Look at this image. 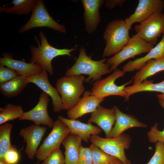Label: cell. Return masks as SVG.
<instances>
[{"instance_id": "5b68a950", "label": "cell", "mask_w": 164, "mask_h": 164, "mask_svg": "<svg viewBox=\"0 0 164 164\" xmlns=\"http://www.w3.org/2000/svg\"><path fill=\"white\" fill-rule=\"evenodd\" d=\"M89 140L103 151L116 158L124 164H131L127 158L125 149H128L131 142L130 136L122 134L116 138H104L97 135H92Z\"/></svg>"}, {"instance_id": "f546056e", "label": "cell", "mask_w": 164, "mask_h": 164, "mask_svg": "<svg viewBox=\"0 0 164 164\" xmlns=\"http://www.w3.org/2000/svg\"><path fill=\"white\" fill-rule=\"evenodd\" d=\"M159 99L160 105L164 109V100ZM158 124L155 123L148 132V138L150 142L156 143L160 142L164 143V129L160 131L157 128Z\"/></svg>"}, {"instance_id": "44dd1931", "label": "cell", "mask_w": 164, "mask_h": 164, "mask_svg": "<svg viewBox=\"0 0 164 164\" xmlns=\"http://www.w3.org/2000/svg\"><path fill=\"white\" fill-rule=\"evenodd\" d=\"M164 57V34L161 41L153 48L145 56L134 60H129L122 67L125 73L139 70L146 63L152 59L157 60Z\"/></svg>"}, {"instance_id": "d590c367", "label": "cell", "mask_w": 164, "mask_h": 164, "mask_svg": "<svg viewBox=\"0 0 164 164\" xmlns=\"http://www.w3.org/2000/svg\"><path fill=\"white\" fill-rule=\"evenodd\" d=\"M125 2V0H108L106 1V6L109 9H112L118 5L121 6Z\"/></svg>"}, {"instance_id": "8992f818", "label": "cell", "mask_w": 164, "mask_h": 164, "mask_svg": "<svg viewBox=\"0 0 164 164\" xmlns=\"http://www.w3.org/2000/svg\"><path fill=\"white\" fill-rule=\"evenodd\" d=\"M39 27H48L61 33L66 32L65 26L58 23L51 16L43 0H37L29 19L20 28L18 32L23 33Z\"/></svg>"}, {"instance_id": "ffe728a7", "label": "cell", "mask_w": 164, "mask_h": 164, "mask_svg": "<svg viewBox=\"0 0 164 164\" xmlns=\"http://www.w3.org/2000/svg\"><path fill=\"white\" fill-rule=\"evenodd\" d=\"M116 118L109 138H116L125 130L133 127L146 128L147 125L139 121L134 116L121 111L116 106Z\"/></svg>"}, {"instance_id": "ba28073f", "label": "cell", "mask_w": 164, "mask_h": 164, "mask_svg": "<svg viewBox=\"0 0 164 164\" xmlns=\"http://www.w3.org/2000/svg\"><path fill=\"white\" fill-rule=\"evenodd\" d=\"M125 72L117 68L106 78L95 81L92 85V94L98 98H104L111 95H117L125 97L126 94L125 90L126 86L132 83L133 79L121 86H117L115 81L123 76Z\"/></svg>"}, {"instance_id": "52a82bcc", "label": "cell", "mask_w": 164, "mask_h": 164, "mask_svg": "<svg viewBox=\"0 0 164 164\" xmlns=\"http://www.w3.org/2000/svg\"><path fill=\"white\" fill-rule=\"evenodd\" d=\"M154 46L147 42L137 34L133 35L128 43L118 53L107 60L112 71L125 61L140 54L148 53Z\"/></svg>"}, {"instance_id": "ab89813d", "label": "cell", "mask_w": 164, "mask_h": 164, "mask_svg": "<svg viewBox=\"0 0 164 164\" xmlns=\"http://www.w3.org/2000/svg\"><path fill=\"white\" fill-rule=\"evenodd\" d=\"M34 164H39V161H37Z\"/></svg>"}, {"instance_id": "484cf974", "label": "cell", "mask_w": 164, "mask_h": 164, "mask_svg": "<svg viewBox=\"0 0 164 164\" xmlns=\"http://www.w3.org/2000/svg\"><path fill=\"white\" fill-rule=\"evenodd\" d=\"M37 2V0H13L12 7H1L0 12L19 15L28 14L32 12Z\"/></svg>"}, {"instance_id": "6da1fadb", "label": "cell", "mask_w": 164, "mask_h": 164, "mask_svg": "<svg viewBox=\"0 0 164 164\" xmlns=\"http://www.w3.org/2000/svg\"><path fill=\"white\" fill-rule=\"evenodd\" d=\"M106 60L105 58L98 61L92 60L86 54V49L82 47L75 63L67 70L66 76L87 75L88 76L85 80L87 83L99 80L102 76L112 71L110 66L105 63Z\"/></svg>"}, {"instance_id": "603a6c76", "label": "cell", "mask_w": 164, "mask_h": 164, "mask_svg": "<svg viewBox=\"0 0 164 164\" xmlns=\"http://www.w3.org/2000/svg\"><path fill=\"white\" fill-rule=\"evenodd\" d=\"M164 70V57L148 61L135 74L133 78V84L142 82L157 73Z\"/></svg>"}, {"instance_id": "4fadbf2b", "label": "cell", "mask_w": 164, "mask_h": 164, "mask_svg": "<svg viewBox=\"0 0 164 164\" xmlns=\"http://www.w3.org/2000/svg\"><path fill=\"white\" fill-rule=\"evenodd\" d=\"M47 130L46 127L36 124L20 130L19 134L23 138L26 143L25 152L29 159H33L38 147Z\"/></svg>"}, {"instance_id": "5bb4252c", "label": "cell", "mask_w": 164, "mask_h": 164, "mask_svg": "<svg viewBox=\"0 0 164 164\" xmlns=\"http://www.w3.org/2000/svg\"><path fill=\"white\" fill-rule=\"evenodd\" d=\"M0 58V64L13 69L17 71L20 76L25 77L38 74L42 71L43 69L36 63H27L25 59L18 60L12 57L11 53H4Z\"/></svg>"}, {"instance_id": "8fae6325", "label": "cell", "mask_w": 164, "mask_h": 164, "mask_svg": "<svg viewBox=\"0 0 164 164\" xmlns=\"http://www.w3.org/2000/svg\"><path fill=\"white\" fill-rule=\"evenodd\" d=\"M49 101L48 95L43 91L37 104L30 110L24 112L19 119L31 121L36 125H43L52 128L54 121L49 115L47 110Z\"/></svg>"}, {"instance_id": "74e56055", "label": "cell", "mask_w": 164, "mask_h": 164, "mask_svg": "<svg viewBox=\"0 0 164 164\" xmlns=\"http://www.w3.org/2000/svg\"><path fill=\"white\" fill-rule=\"evenodd\" d=\"M156 96L159 99L164 100V94H157L156 95Z\"/></svg>"}, {"instance_id": "2e32d148", "label": "cell", "mask_w": 164, "mask_h": 164, "mask_svg": "<svg viewBox=\"0 0 164 164\" xmlns=\"http://www.w3.org/2000/svg\"><path fill=\"white\" fill-rule=\"evenodd\" d=\"M114 106L110 109L105 108L99 105L91 113L87 123H94L104 131L106 137L109 138V135L115 123L116 118V108Z\"/></svg>"}, {"instance_id": "d6a6232c", "label": "cell", "mask_w": 164, "mask_h": 164, "mask_svg": "<svg viewBox=\"0 0 164 164\" xmlns=\"http://www.w3.org/2000/svg\"><path fill=\"white\" fill-rule=\"evenodd\" d=\"M19 76L16 70L0 65V84L10 81Z\"/></svg>"}, {"instance_id": "277c9868", "label": "cell", "mask_w": 164, "mask_h": 164, "mask_svg": "<svg viewBox=\"0 0 164 164\" xmlns=\"http://www.w3.org/2000/svg\"><path fill=\"white\" fill-rule=\"evenodd\" d=\"M85 79L84 76L78 75L66 76L57 80L56 88L61 95L62 110H68L78 103L85 92L83 83Z\"/></svg>"}, {"instance_id": "d6986e66", "label": "cell", "mask_w": 164, "mask_h": 164, "mask_svg": "<svg viewBox=\"0 0 164 164\" xmlns=\"http://www.w3.org/2000/svg\"><path fill=\"white\" fill-rule=\"evenodd\" d=\"M81 2L84 9L85 30L88 33H91L96 30L101 21L99 10L105 1L103 0H82Z\"/></svg>"}, {"instance_id": "e575fe53", "label": "cell", "mask_w": 164, "mask_h": 164, "mask_svg": "<svg viewBox=\"0 0 164 164\" xmlns=\"http://www.w3.org/2000/svg\"><path fill=\"white\" fill-rule=\"evenodd\" d=\"M19 158L18 150L14 146H12L5 154L4 160L6 164H17Z\"/></svg>"}, {"instance_id": "9a60e30c", "label": "cell", "mask_w": 164, "mask_h": 164, "mask_svg": "<svg viewBox=\"0 0 164 164\" xmlns=\"http://www.w3.org/2000/svg\"><path fill=\"white\" fill-rule=\"evenodd\" d=\"M29 83L36 84L47 95L50 96L52 100L53 110L58 112L62 110L61 97L56 88L52 86L48 79L47 72L43 70L40 73L36 75L26 77Z\"/></svg>"}, {"instance_id": "4dcf8cb0", "label": "cell", "mask_w": 164, "mask_h": 164, "mask_svg": "<svg viewBox=\"0 0 164 164\" xmlns=\"http://www.w3.org/2000/svg\"><path fill=\"white\" fill-rule=\"evenodd\" d=\"M147 164H164V143H156L154 153Z\"/></svg>"}, {"instance_id": "f1b7e54d", "label": "cell", "mask_w": 164, "mask_h": 164, "mask_svg": "<svg viewBox=\"0 0 164 164\" xmlns=\"http://www.w3.org/2000/svg\"><path fill=\"white\" fill-rule=\"evenodd\" d=\"M89 148L91 152L93 164H109L118 159L106 153L92 144Z\"/></svg>"}, {"instance_id": "7c38bea8", "label": "cell", "mask_w": 164, "mask_h": 164, "mask_svg": "<svg viewBox=\"0 0 164 164\" xmlns=\"http://www.w3.org/2000/svg\"><path fill=\"white\" fill-rule=\"evenodd\" d=\"M164 9V1L162 0H139L134 13L124 20L130 30L135 22L141 23L153 14L162 12Z\"/></svg>"}, {"instance_id": "7a4b0ae2", "label": "cell", "mask_w": 164, "mask_h": 164, "mask_svg": "<svg viewBox=\"0 0 164 164\" xmlns=\"http://www.w3.org/2000/svg\"><path fill=\"white\" fill-rule=\"evenodd\" d=\"M39 36L40 42L36 37L38 46L32 45L30 47L31 58L30 62L36 63L40 65L43 70L46 71L50 75L53 74V69L52 64V60L60 56H71L70 53L76 50L71 49H59L51 46L48 42L44 32H39Z\"/></svg>"}, {"instance_id": "30bf717a", "label": "cell", "mask_w": 164, "mask_h": 164, "mask_svg": "<svg viewBox=\"0 0 164 164\" xmlns=\"http://www.w3.org/2000/svg\"><path fill=\"white\" fill-rule=\"evenodd\" d=\"M136 34L147 42L154 46L158 39L164 34V13H155L135 25Z\"/></svg>"}, {"instance_id": "8d00e7d4", "label": "cell", "mask_w": 164, "mask_h": 164, "mask_svg": "<svg viewBox=\"0 0 164 164\" xmlns=\"http://www.w3.org/2000/svg\"><path fill=\"white\" fill-rule=\"evenodd\" d=\"M109 164H124L122 162L118 159L113 161Z\"/></svg>"}, {"instance_id": "ac0fdd59", "label": "cell", "mask_w": 164, "mask_h": 164, "mask_svg": "<svg viewBox=\"0 0 164 164\" xmlns=\"http://www.w3.org/2000/svg\"><path fill=\"white\" fill-rule=\"evenodd\" d=\"M58 119L65 124L70 130V134L78 135L85 142H88L92 135L100 134L102 129L91 123H85L75 119H67L62 115Z\"/></svg>"}, {"instance_id": "4316f807", "label": "cell", "mask_w": 164, "mask_h": 164, "mask_svg": "<svg viewBox=\"0 0 164 164\" xmlns=\"http://www.w3.org/2000/svg\"><path fill=\"white\" fill-rule=\"evenodd\" d=\"M24 113L22 106L8 103L4 108H0V125L19 118Z\"/></svg>"}, {"instance_id": "f35d334b", "label": "cell", "mask_w": 164, "mask_h": 164, "mask_svg": "<svg viewBox=\"0 0 164 164\" xmlns=\"http://www.w3.org/2000/svg\"><path fill=\"white\" fill-rule=\"evenodd\" d=\"M0 164H6L4 160H0Z\"/></svg>"}, {"instance_id": "9c48e42d", "label": "cell", "mask_w": 164, "mask_h": 164, "mask_svg": "<svg viewBox=\"0 0 164 164\" xmlns=\"http://www.w3.org/2000/svg\"><path fill=\"white\" fill-rule=\"evenodd\" d=\"M52 128L35 154V157L39 161H43L52 152L60 149L63 141L70 134L67 127L58 119Z\"/></svg>"}, {"instance_id": "83f0119b", "label": "cell", "mask_w": 164, "mask_h": 164, "mask_svg": "<svg viewBox=\"0 0 164 164\" xmlns=\"http://www.w3.org/2000/svg\"><path fill=\"white\" fill-rule=\"evenodd\" d=\"M12 124L5 123L0 126V160H4L5 155L12 146L10 135Z\"/></svg>"}, {"instance_id": "1f68e13d", "label": "cell", "mask_w": 164, "mask_h": 164, "mask_svg": "<svg viewBox=\"0 0 164 164\" xmlns=\"http://www.w3.org/2000/svg\"><path fill=\"white\" fill-rule=\"evenodd\" d=\"M43 161L42 164H65V157L59 149L52 152Z\"/></svg>"}, {"instance_id": "3957f363", "label": "cell", "mask_w": 164, "mask_h": 164, "mask_svg": "<svg viewBox=\"0 0 164 164\" xmlns=\"http://www.w3.org/2000/svg\"><path fill=\"white\" fill-rule=\"evenodd\" d=\"M125 20H114L107 25L103 37L106 41L103 57L115 55L128 43L131 37Z\"/></svg>"}, {"instance_id": "836d02e7", "label": "cell", "mask_w": 164, "mask_h": 164, "mask_svg": "<svg viewBox=\"0 0 164 164\" xmlns=\"http://www.w3.org/2000/svg\"><path fill=\"white\" fill-rule=\"evenodd\" d=\"M77 164H93L92 153L89 147L81 146Z\"/></svg>"}, {"instance_id": "cb8c5ba5", "label": "cell", "mask_w": 164, "mask_h": 164, "mask_svg": "<svg viewBox=\"0 0 164 164\" xmlns=\"http://www.w3.org/2000/svg\"><path fill=\"white\" fill-rule=\"evenodd\" d=\"M125 90L126 94L125 100H128L132 94L141 92L155 91L164 94V80L158 83H154L152 80L146 79L142 82H136L126 87Z\"/></svg>"}, {"instance_id": "e0dca14e", "label": "cell", "mask_w": 164, "mask_h": 164, "mask_svg": "<svg viewBox=\"0 0 164 164\" xmlns=\"http://www.w3.org/2000/svg\"><path fill=\"white\" fill-rule=\"evenodd\" d=\"M104 99V98L97 97L90 91H86L77 104L68 110L67 116L69 119L76 120L86 114L91 113Z\"/></svg>"}, {"instance_id": "d4e9b609", "label": "cell", "mask_w": 164, "mask_h": 164, "mask_svg": "<svg viewBox=\"0 0 164 164\" xmlns=\"http://www.w3.org/2000/svg\"><path fill=\"white\" fill-rule=\"evenodd\" d=\"M29 83L26 77L19 76L8 82L0 84L1 93L8 97L17 96Z\"/></svg>"}, {"instance_id": "7402d4cb", "label": "cell", "mask_w": 164, "mask_h": 164, "mask_svg": "<svg viewBox=\"0 0 164 164\" xmlns=\"http://www.w3.org/2000/svg\"><path fill=\"white\" fill-rule=\"evenodd\" d=\"M81 138L79 136L69 134L61 144L65 149V164H77L82 145Z\"/></svg>"}]
</instances>
